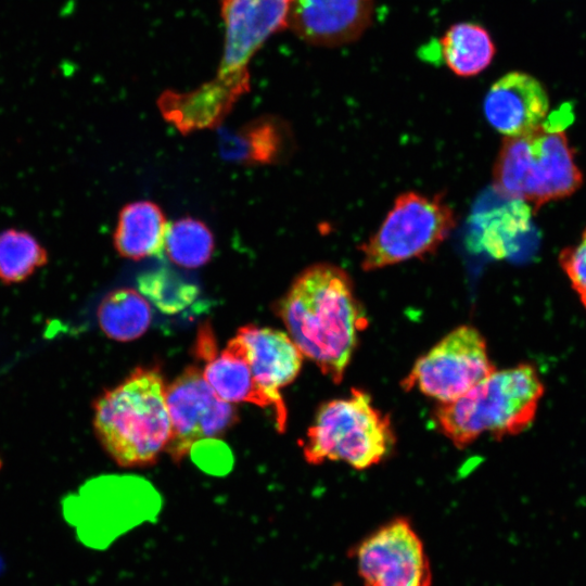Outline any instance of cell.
Segmentation results:
<instances>
[{"mask_svg":"<svg viewBox=\"0 0 586 586\" xmlns=\"http://www.w3.org/2000/svg\"><path fill=\"white\" fill-rule=\"evenodd\" d=\"M170 438L166 451L179 461L191 446L206 438H218L239 420L237 408L220 398L206 382L199 367H187L166 386Z\"/></svg>","mask_w":586,"mask_h":586,"instance_id":"cell-9","label":"cell"},{"mask_svg":"<svg viewBox=\"0 0 586 586\" xmlns=\"http://www.w3.org/2000/svg\"><path fill=\"white\" fill-rule=\"evenodd\" d=\"M354 557L365 586L432 584L423 543L407 519H394L370 533L357 545Z\"/></svg>","mask_w":586,"mask_h":586,"instance_id":"cell-10","label":"cell"},{"mask_svg":"<svg viewBox=\"0 0 586 586\" xmlns=\"http://www.w3.org/2000/svg\"><path fill=\"white\" fill-rule=\"evenodd\" d=\"M498 195L543 205L572 195L583 183L565 131L546 120L534 130L505 137L493 170Z\"/></svg>","mask_w":586,"mask_h":586,"instance_id":"cell-5","label":"cell"},{"mask_svg":"<svg viewBox=\"0 0 586 586\" xmlns=\"http://www.w3.org/2000/svg\"><path fill=\"white\" fill-rule=\"evenodd\" d=\"M395 444L390 417L368 393L354 388L346 397L323 403L302 443L311 464L343 461L357 470L379 463Z\"/></svg>","mask_w":586,"mask_h":586,"instance_id":"cell-6","label":"cell"},{"mask_svg":"<svg viewBox=\"0 0 586 586\" xmlns=\"http://www.w3.org/2000/svg\"><path fill=\"white\" fill-rule=\"evenodd\" d=\"M443 60L461 77L480 74L492 62L495 46L488 31L472 23L453 25L441 39Z\"/></svg>","mask_w":586,"mask_h":586,"instance_id":"cell-18","label":"cell"},{"mask_svg":"<svg viewBox=\"0 0 586 586\" xmlns=\"http://www.w3.org/2000/svg\"><path fill=\"white\" fill-rule=\"evenodd\" d=\"M544 384L534 366L495 370L459 398L440 404L436 426L456 447L483 434L502 438L526 430L535 419Z\"/></svg>","mask_w":586,"mask_h":586,"instance_id":"cell-4","label":"cell"},{"mask_svg":"<svg viewBox=\"0 0 586 586\" xmlns=\"http://www.w3.org/2000/svg\"><path fill=\"white\" fill-rule=\"evenodd\" d=\"M559 264L586 308V228L579 241L564 247L559 254Z\"/></svg>","mask_w":586,"mask_h":586,"instance_id":"cell-23","label":"cell"},{"mask_svg":"<svg viewBox=\"0 0 586 586\" xmlns=\"http://www.w3.org/2000/svg\"><path fill=\"white\" fill-rule=\"evenodd\" d=\"M495 370L484 336L476 328L463 324L419 357L402 385L446 404L464 395Z\"/></svg>","mask_w":586,"mask_h":586,"instance_id":"cell-8","label":"cell"},{"mask_svg":"<svg viewBox=\"0 0 586 586\" xmlns=\"http://www.w3.org/2000/svg\"><path fill=\"white\" fill-rule=\"evenodd\" d=\"M97 317L106 336L128 342L140 337L148 330L152 310L141 293L130 288H120L101 301Z\"/></svg>","mask_w":586,"mask_h":586,"instance_id":"cell-17","label":"cell"},{"mask_svg":"<svg viewBox=\"0 0 586 586\" xmlns=\"http://www.w3.org/2000/svg\"><path fill=\"white\" fill-rule=\"evenodd\" d=\"M48 263V252L29 232L7 229L0 232V281L21 283Z\"/></svg>","mask_w":586,"mask_h":586,"instance_id":"cell-20","label":"cell"},{"mask_svg":"<svg viewBox=\"0 0 586 586\" xmlns=\"http://www.w3.org/2000/svg\"><path fill=\"white\" fill-rule=\"evenodd\" d=\"M140 292L161 311L180 313L199 295V288L167 268L143 272L138 277Z\"/></svg>","mask_w":586,"mask_h":586,"instance_id":"cell-22","label":"cell"},{"mask_svg":"<svg viewBox=\"0 0 586 586\" xmlns=\"http://www.w3.org/2000/svg\"><path fill=\"white\" fill-rule=\"evenodd\" d=\"M164 250L176 265L194 269L205 265L214 251V238L207 226L186 217L167 226Z\"/></svg>","mask_w":586,"mask_h":586,"instance_id":"cell-21","label":"cell"},{"mask_svg":"<svg viewBox=\"0 0 586 586\" xmlns=\"http://www.w3.org/2000/svg\"><path fill=\"white\" fill-rule=\"evenodd\" d=\"M195 352L205 361L202 372L206 382L220 398L269 408L275 416L277 430L281 433L285 431L288 410L282 396L268 393L255 381L242 345L235 337L218 353L213 330L208 323H204L199 329Z\"/></svg>","mask_w":586,"mask_h":586,"instance_id":"cell-11","label":"cell"},{"mask_svg":"<svg viewBox=\"0 0 586 586\" xmlns=\"http://www.w3.org/2000/svg\"><path fill=\"white\" fill-rule=\"evenodd\" d=\"M454 227V211L442 195L405 192L374 234L359 246L361 268L377 270L433 254Z\"/></svg>","mask_w":586,"mask_h":586,"instance_id":"cell-7","label":"cell"},{"mask_svg":"<svg viewBox=\"0 0 586 586\" xmlns=\"http://www.w3.org/2000/svg\"><path fill=\"white\" fill-rule=\"evenodd\" d=\"M255 381L268 393L281 396L279 390L298 375L303 354L289 334L271 328L247 324L235 336Z\"/></svg>","mask_w":586,"mask_h":586,"instance_id":"cell-14","label":"cell"},{"mask_svg":"<svg viewBox=\"0 0 586 586\" xmlns=\"http://www.w3.org/2000/svg\"><path fill=\"white\" fill-rule=\"evenodd\" d=\"M372 10V0H293L288 27L307 43L341 46L365 31Z\"/></svg>","mask_w":586,"mask_h":586,"instance_id":"cell-12","label":"cell"},{"mask_svg":"<svg viewBox=\"0 0 586 586\" xmlns=\"http://www.w3.org/2000/svg\"><path fill=\"white\" fill-rule=\"evenodd\" d=\"M167 226L155 203H129L119 212L113 234L114 247L122 257L132 260L158 255L164 250Z\"/></svg>","mask_w":586,"mask_h":586,"instance_id":"cell-15","label":"cell"},{"mask_svg":"<svg viewBox=\"0 0 586 586\" xmlns=\"http://www.w3.org/2000/svg\"><path fill=\"white\" fill-rule=\"evenodd\" d=\"M98 438L122 467L149 466L166 449L171 425L157 367L137 368L94 405Z\"/></svg>","mask_w":586,"mask_h":586,"instance_id":"cell-3","label":"cell"},{"mask_svg":"<svg viewBox=\"0 0 586 586\" xmlns=\"http://www.w3.org/2000/svg\"><path fill=\"white\" fill-rule=\"evenodd\" d=\"M531 209L522 201L506 199L502 205L476 216L481 245L493 257H506L515 239L530 229Z\"/></svg>","mask_w":586,"mask_h":586,"instance_id":"cell-19","label":"cell"},{"mask_svg":"<svg viewBox=\"0 0 586 586\" xmlns=\"http://www.w3.org/2000/svg\"><path fill=\"white\" fill-rule=\"evenodd\" d=\"M276 314L303 356L340 383L368 322L347 272L327 263L304 269L276 304Z\"/></svg>","mask_w":586,"mask_h":586,"instance_id":"cell-1","label":"cell"},{"mask_svg":"<svg viewBox=\"0 0 586 586\" xmlns=\"http://www.w3.org/2000/svg\"><path fill=\"white\" fill-rule=\"evenodd\" d=\"M548 110L544 86L522 72H510L496 80L483 102L486 120L505 137L534 130L546 120Z\"/></svg>","mask_w":586,"mask_h":586,"instance_id":"cell-13","label":"cell"},{"mask_svg":"<svg viewBox=\"0 0 586 586\" xmlns=\"http://www.w3.org/2000/svg\"><path fill=\"white\" fill-rule=\"evenodd\" d=\"M286 128L273 117L255 119L221 140L222 155L245 164L277 163L286 150Z\"/></svg>","mask_w":586,"mask_h":586,"instance_id":"cell-16","label":"cell"},{"mask_svg":"<svg viewBox=\"0 0 586 586\" xmlns=\"http://www.w3.org/2000/svg\"><path fill=\"white\" fill-rule=\"evenodd\" d=\"M190 453L193 461L202 470L212 474L227 473L233 462L229 448L217 438H206L194 443Z\"/></svg>","mask_w":586,"mask_h":586,"instance_id":"cell-24","label":"cell"},{"mask_svg":"<svg viewBox=\"0 0 586 586\" xmlns=\"http://www.w3.org/2000/svg\"><path fill=\"white\" fill-rule=\"evenodd\" d=\"M293 0H221L225 44L213 79L189 92L168 90L158 99L164 117L181 131L209 127L250 90V63L273 34L288 28Z\"/></svg>","mask_w":586,"mask_h":586,"instance_id":"cell-2","label":"cell"}]
</instances>
